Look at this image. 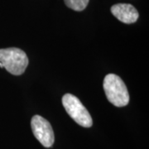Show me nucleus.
Instances as JSON below:
<instances>
[{"label": "nucleus", "mask_w": 149, "mask_h": 149, "mask_svg": "<svg viewBox=\"0 0 149 149\" xmlns=\"http://www.w3.org/2000/svg\"><path fill=\"white\" fill-rule=\"evenodd\" d=\"M104 90L108 100L116 107H123L129 103L126 85L117 74H109L104 79Z\"/></svg>", "instance_id": "f257e3e1"}, {"label": "nucleus", "mask_w": 149, "mask_h": 149, "mask_svg": "<svg viewBox=\"0 0 149 149\" xmlns=\"http://www.w3.org/2000/svg\"><path fill=\"white\" fill-rule=\"evenodd\" d=\"M28 65L27 54L17 47L0 49V67L13 75L25 72Z\"/></svg>", "instance_id": "f03ea898"}, {"label": "nucleus", "mask_w": 149, "mask_h": 149, "mask_svg": "<svg viewBox=\"0 0 149 149\" xmlns=\"http://www.w3.org/2000/svg\"><path fill=\"white\" fill-rule=\"evenodd\" d=\"M62 104L70 117L79 125L84 128H91L93 125L90 113L77 97L71 94H65L62 97Z\"/></svg>", "instance_id": "7ed1b4c3"}, {"label": "nucleus", "mask_w": 149, "mask_h": 149, "mask_svg": "<svg viewBox=\"0 0 149 149\" xmlns=\"http://www.w3.org/2000/svg\"><path fill=\"white\" fill-rule=\"evenodd\" d=\"M31 127L36 139L45 148H51L55 142L53 129L51 123L40 115L32 118Z\"/></svg>", "instance_id": "20e7f679"}, {"label": "nucleus", "mask_w": 149, "mask_h": 149, "mask_svg": "<svg viewBox=\"0 0 149 149\" xmlns=\"http://www.w3.org/2000/svg\"><path fill=\"white\" fill-rule=\"evenodd\" d=\"M111 13L118 20L126 24L137 22L139 17L138 10L129 3H118L112 6Z\"/></svg>", "instance_id": "39448f33"}, {"label": "nucleus", "mask_w": 149, "mask_h": 149, "mask_svg": "<svg viewBox=\"0 0 149 149\" xmlns=\"http://www.w3.org/2000/svg\"><path fill=\"white\" fill-rule=\"evenodd\" d=\"M68 8L77 12L83 11L89 3V0H64Z\"/></svg>", "instance_id": "423d86ee"}]
</instances>
